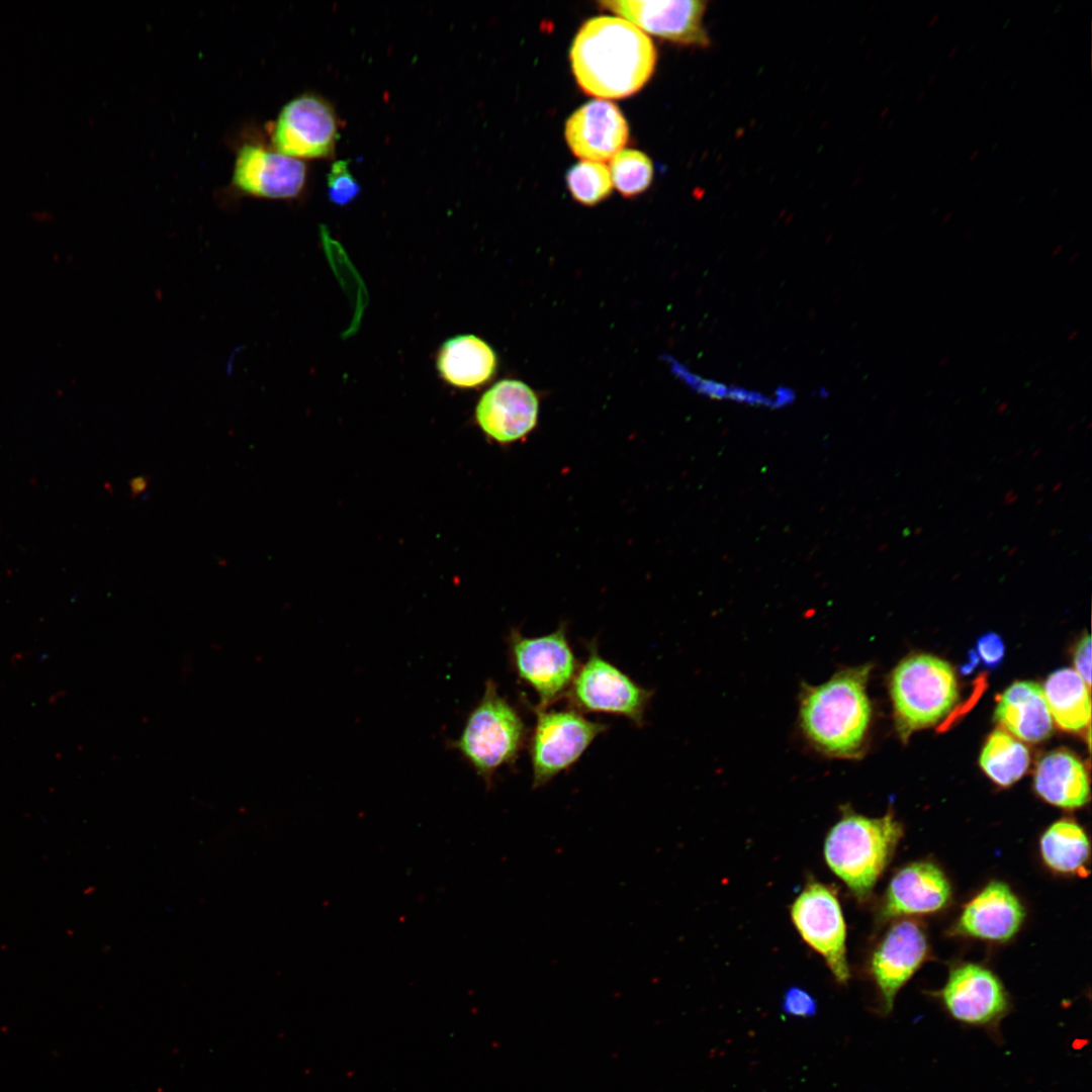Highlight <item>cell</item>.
<instances>
[{
    "label": "cell",
    "instance_id": "obj_1",
    "mask_svg": "<svg viewBox=\"0 0 1092 1092\" xmlns=\"http://www.w3.org/2000/svg\"><path fill=\"white\" fill-rule=\"evenodd\" d=\"M570 64L580 89L602 99L639 91L653 74L656 50L650 37L618 16L585 21L570 48Z\"/></svg>",
    "mask_w": 1092,
    "mask_h": 1092
},
{
    "label": "cell",
    "instance_id": "obj_2",
    "mask_svg": "<svg viewBox=\"0 0 1092 1092\" xmlns=\"http://www.w3.org/2000/svg\"><path fill=\"white\" fill-rule=\"evenodd\" d=\"M872 666L863 664L834 673L818 686H804L800 722L816 748L837 758L858 756L872 716L867 682Z\"/></svg>",
    "mask_w": 1092,
    "mask_h": 1092
},
{
    "label": "cell",
    "instance_id": "obj_3",
    "mask_svg": "<svg viewBox=\"0 0 1092 1092\" xmlns=\"http://www.w3.org/2000/svg\"><path fill=\"white\" fill-rule=\"evenodd\" d=\"M529 729L519 710L487 679L481 699L450 746L470 764L489 790L503 766L514 767L526 747Z\"/></svg>",
    "mask_w": 1092,
    "mask_h": 1092
},
{
    "label": "cell",
    "instance_id": "obj_4",
    "mask_svg": "<svg viewBox=\"0 0 1092 1092\" xmlns=\"http://www.w3.org/2000/svg\"><path fill=\"white\" fill-rule=\"evenodd\" d=\"M902 834V826L890 811L880 818L847 811L826 836V862L857 898L863 899L890 861Z\"/></svg>",
    "mask_w": 1092,
    "mask_h": 1092
},
{
    "label": "cell",
    "instance_id": "obj_5",
    "mask_svg": "<svg viewBox=\"0 0 1092 1092\" xmlns=\"http://www.w3.org/2000/svg\"><path fill=\"white\" fill-rule=\"evenodd\" d=\"M890 694L897 729L904 739L942 719L959 698L951 666L929 654L902 660L891 674Z\"/></svg>",
    "mask_w": 1092,
    "mask_h": 1092
},
{
    "label": "cell",
    "instance_id": "obj_6",
    "mask_svg": "<svg viewBox=\"0 0 1092 1092\" xmlns=\"http://www.w3.org/2000/svg\"><path fill=\"white\" fill-rule=\"evenodd\" d=\"M525 702V701H524ZM535 714L527 746L532 768V789L545 787L571 768L608 725L590 721L573 710H549L525 702Z\"/></svg>",
    "mask_w": 1092,
    "mask_h": 1092
},
{
    "label": "cell",
    "instance_id": "obj_7",
    "mask_svg": "<svg viewBox=\"0 0 1092 1092\" xmlns=\"http://www.w3.org/2000/svg\"><path fill=\"white\" fill-rule=\"evenodd\" d=\"M507 641L511 667L538 696L537 707L549 708L565 697L579 667L565 623L536 637L524 636L513 628Z\"/></svg>",
    "mask_w": 1092,
    "mask_h": 1092
},
{
    "label": "cell",
    "instance_id": "obj_8",
    "mask_svg": "<svg viewBox=\"0 0 1092 1092\" xmlns=\"http://www.w3.org/2000/svg\"><path fill=\"white\" fill-rule=\"evenodd\" d=\"M586 648L587 657L579 665L564 697L568 707L581 714L621 716L638 727L643 726L653 691L640 686L604 658L596 640L588 642Z\"/></svg>",
    "mask_w": 1092,
    "mask_h": 1092
},
{
    "label": "cell",
    "instance_id": "obj_9",
    "mask_svg": "<svg viewBox=\"0 0 1092 1092\" xmlns=\"http://www.w3.org/2000/svg\"><path fill=\"white\" fill-rule=\"evenodd\" d=\"M793 922L803 939L819 952L839 984L850 974L846 960V928L835 892L811 882L791 907Z\"/></svg>",
    "mask_w": 1092,
    "mask_h": 1092
},
{
    "label": "cell",
    "instance_id": "obj_10",
    "mask_svg": "<svg viewBox=\"0 0 1092 1092\" xmlns=\"http://www.w3.org/2000/svg\"><path fill=\"white\" fill-rule=\"evenodd\" d=\"M331 106L312 95L286 103L271 128V141L279 153L296 159L329 156L338 138Z\"/></svg>",
    "mask_w": 1092,
    "mask_h": 1092
},
{
    "label": "cell",
    "instance_id": "obj_11",
    "mask_svg": "<svg viewBox=\"0 0 1092 1092\" xmlns=\"http://www.w3.org/2000/svg\"><path fill=\"white\" fill-rule=\"evenodd\" d=\"M939 997L953 1019L974 1027H996L1009 1009L1008 996L999 978L977 964H964L951 970Z\"/></svg>",
    "mask_w": 1092,
    "mask_h": 1092
},
{
    "label": "cell",
    "instance_id": "obj_12",
    "mask_svg": "<svg viewBox=\"0 0 1092 1092\" xmlns=\"http://www.w3.org/2000/svg\"><path fill=\"white\" fill-rule=\"evenodd\" d=\"M305 177L301 160L258 144H245L235 159L232 184L250 196L288 199L300 193Z\"/></svg>",
    "mask_w": 1092,
    "mask_h": 1092
},
{
    "label": "cell",
    "instance_id": "obj_13",
    "mask_svg": "<svg viewBox=\"0 0 1092 1092\" xmlns=\"http://www.w3.org/2000/svg\"><path fill=\"white\" fill-rule=\"evenodd\" d=\"M706 2L675 1H602L603 8L621 16L643 32L688 46L707 47L710 43L703 24Z\"/></svg>",
    "mask_w": 1092,
    "mask_h": 1092
},
{
    "label": "cell",
    "instance_id": "obj_14",
    "mask_svg": "<svg viewBox=\"0 0 1092 1092\" xmlns=\"http://www.w3.org/2000/svg\"><path fill=\"white\" fill-rule=\"evenodd\" d=\"M927 951L925 932L915 921L902 920L888 930L871 961L883 1012L892 1010L897 993L921 966Z\"/></svg>",
    "mask_w": 1092,
    "mask_h": 1092
},
{
    "label": "cell",
    "instance_id": "obj_15",
    "mask_svg": "<svg viewBox=\"0 0 1092 1092\" xmlns=\"http://www.w3.org/2000/svg\"><path fill=\"white\" fill-rule=\"evenodd\" d=\"M539 401L526 383L504 379L480 397L475 418L480 429L498 443H510L529 434L536 426Z\"/></svg>",
    "mask_w": 1092,
    "mask_h": 1092
},
{
    "label": "cell",
    "instance_id": "obj_16",
    "mask_svg": "<svg viewBox=\"0 0 1092 1092\" xmlns=\"http://www.w3.org/2000/svg\"><path fill=\"white\" fill-rule=\"evenodd\" d=\"M629 127L617 105L593 100L566 120L565 139L571 152L584 161L612 160L627 144Z\"/></svg>",
    "mask_w": 1092,
    "mask_h": 1092
},
{
    "label": "cell",
    "instance_id": "obj_17",
    "mask_svg": "<svg viewBox=\"0 0 1092 1092\" xmlns=\"http://www.w3.org/2000/svg\"><path fill=\"white\" fill-rule=\"evenodd\" d=\"M1024 909L1011 889L991 882L963 909L954 933L993 941L1010 939L1019 930Z\"/></svg>",
    "mask_w": 1092,
    "mask_h": 1092
},
{
    "label": "cell",
    "instance_id": "obj_18",
    "mask_svg": "<svg viewBox=\"0 0 1092 1092\" xmlns=\"http://www.w3.org/2000/svg\"><path fill=\"white\" fill-rule=\"evenodd\" d=\"M950 894L948 880L938 867L929 861L912 862L892 878L882 915L891 918L935 912L945 906Z\"/></svg>",
    "mask_w": 1092,
    "mask_h": 1092
},
{
    "label": "cell",
    "instance_id": "obj_19",
    "mask_svg": "<svg viewBox=\"0 0 1092 1092\" xmlns=\"http://www.w3.org/2000/svg\"><path fill=\"white\" fill-rule=\"evenodd\" d=\"M439 376L456 388H475L495 374L497 358L493 349L474 335H458L443 342L437 352Z\"/></svg>",
    "mask_w": 1092,
    "mask_h": 1092
},
{
    "label": "cell",
    "instance_id": "obj_20",
    "mask_svg": "<svg viewBox=\"0 0 1092 1092\" xmlns=\"http://www.w3.org/2000/svg\"><path fill=\"white\" fill-rule=\"evenodd\" d=\"M995 720L1017 738L1038 742L1053 730L1042 688L1034 681H1016L999 698Z\"/></svg>",
    "mask_w": 1092,
    "mask_h": 1092
},
{
    "label": "cell",
    "instance_id": "obj_21",
    "mask_svg": "<svg viewBox=\"0 0 1092 1092\" xmlns=\"http://www.w3.org/2000/svg\"><path fill=\"white\" fill-rule=\"evenodd\" d=\"M1036 793L1046 802L1066 809L1082 807L1089 797L1087 771L1081 760L1066 750L1045 754L1034 774Z\"/></svg>",
    "mask_w": 1092,
    "mask_h": 1092
},
{
    "label": "cell",
    "instance_id": "obj_22",
    "mask_svg": "<svg viewBox=\"0 0 1092 1092\" xmlns=\"http://www.w3.org/2000/svg\"><path fill=\"white\" fill-rule=\"evenodd\" d=\"M1043 695L1053 720L1067 731H1080L1091 718L1089 687L1072 668L1054 671L1046 678Z\"/></svg>",
    "mask_w": 1092,
    "mask_h": 1092
},
{
    "label": "cell",
    "instance_id": "obj_23",
    "mask_svg": "<svg viewBox=\"0 0 1092 1092\" xmlns=\"http://www.w3.org/2000/svg\"><path fill=\"white\" fill-rule=\"evenodd\" d=\"M663 359L669 365L670 371L688 387L696 393L711 399L779 408L791 404L795 398L794 390L788 387H780L774 394H765L757 390L726 384L698 375L671 356H664Z\"/></svg>",
    "mask_w": 1092,
    "mask_h": 1092
},
{
    "label": "cell",
    "instance_id": "obj_24",
    "mask_svg": "<svg viewBox=\"0 0 1092 1092\" xmlns=\"http://www.w3.org/2000/svg\"><path fill=\"white\" fill-rule=\"evenodd\" d=\"M1039 846L1045 864L1063 874L1083 870L1090 851L1084 829L1068 819L1052 824L1042 834Z\"/></svg>",
    "mask_w": 1092,
    "mask_h": 1092
},
{
    "label": "cell",
    "instance_id": "obj_25",
    "mask_svg": "<svg viewBox=\"0 0 1092 1092\" xmlns=\"http://www.w3.org/2000/svg\"><path fill=\"white\" fill-rule=\"evenodd\" d=\"M979 762L994 783L1006 787L1025 774L1029 765V752L1007 732L996 730L988 737Z\"/></svg>",
    "mask_w": 1092,
    "mask_h": 1092
},
{
    "label": "cell",
    "instance_id": "obj_26",
    "mask_svg": "<svg viewBox=\"0 0 1092 1092\" xmlns=\"http://www.w3.org/2000/svg\"><path fill=\"white\" fill-rule=\"evenodd\" d=\"M612 183L624 196L632 197L645 191L653 177L651 160L637 150H622L610 165Z\"/></svg>",
    "mask_w": 1092,
    "mask_h": 1092
},
{
    "label": "cell",
    "instance_id": "obj_27",
    "mask_svg": "<svg viewBox=\"0 0 1092 1092\" xmlns=\"http://www.w3.org/2000/svg\"><path fill=\"white\" fill-rule=\"evenodd\" d=\"M566 183L572 197L585 205H594L607 198L613 187L609 168L600 162L581 161L566 174Z\"/></svg>",
    "mask_w": 1092,
    "mask_h": 1092
},
{
    "label": "cell",
    "instance_id": "obj_28",
    "mask_svg": "<svg viewBox=\"0 0 1092 1092\" xmlns=\"http://www.w3.org/2000/svg\"><path fill=\"white\" fill-rule=\"evenodd\" d=\"M360 186L349 169L348 161L335 162L328 175V195L338 205H346L356 198Z\"/></svg>",
    "mask_w": 1092,
    "mask_h": 1092
},
{
    "label": "cell",
    "instance_id": "obj_29",
    "mask_svg": "<svg viewBox=\"0 0 1092 1092\" xmlns=\"http://www.w3.org/2000/svg\"><path fill=\"white\" fill-rule=\"evenodd\" d=\"M782 1011L791 1016L809 1018L817 1013L815 998L801 987L792 986L784 994Z\"/></svg>",
    "mask_w": 1092,
    "mask_h": 1092
},
{
    "label": "cell",
    "instance_id": "obj_30",
    "mask_svg": "<svg viewBox=\"0 0 1092 1092\" xmlns=\"http://www.w3.org/2000/svg\"><path fill=\"white\" fill-rule=\"evenodd\" d=\"M980 661L989 668H995L1004 657L1005 647L1002 638L995 633H986L976 644Z\"/></svg>",
    "mask_w": 1092,
    "mask_h": 1092
},
{
    "label": "cell",
    "instance_id": "obj_31",
    "mask_svg": "<svg viewBox=\"0 0 1092 1092\" xmlns=\"http://www.w3.org/2000/svg\"><path fill=\"white\" fill-rule=\"evenodd\" d=\"M1075 671L1090 688L1091 682V639L1086 634L1077 644L1074 654Z\"/></svg>",
    "mask_w": 1092,
    "mask_h": 1092
},
{
    "label": "cell",
    "instance_id": "obj_32",
    "mask_svg": "<svg viewBox=\"0 0 1092 1092\" xmlns=\"http://www.w3.org/2000/svg\"><path fill=\"white\" fill-rule=\"evenodd\" d=\"M149 478L147 476H136L129 481L130 493L135 496L144 492L148 486Z\"/></svg>",
    "mask_w": 1092,
    "mask_h": 1092
},
{
    "label": "cell",
    "instance_id": "obj_33",
    "mask_svg": "<svg viewBox=\"0 0 1092 1092\" xmlns=\"http://www.w3.org/2000/svg\"><path fill=\"white\" fill-rule=\"evenodd\" d=\"M938 17H939V14H938V13H934V14H933V15L931 16V18H930V20H929V22H928V25H929V26H932V25H933V24H934V23H935V22L937 21Z\"/></svg>",
    "mask_w": 1092,
    "mask_h": 1092
},
{
    "label": "cell",
    "instance_id": "obj_34",
    "mask_svg": "<svg viewBox=\"0 0 1092 1092\" xmlns=\"http://www.w3.org/2000/svg\"><path fill=\"white\" fill-rule=\"evenodd\" d=\"M957 52H958V46L952 47L951 50L947 54V58L951 59L957 54Z\"/></svg>",
    "mask_w": 1092,
    "mask_h": 1092
},
{
    "label": "cell",
    "instance_id": "obj_35",
    "mask_svg": "<svg viewBox=\"0 0 1092 1092\" xmlns=\"http://www.w3.org/2000/svg\"><path fill=\"white\" fill-rule=\"evenodd\" d=\"M979 153H980V149H976V150H974V152H973V153H972V154L970 155L969 159H970L971 161H972V160H975V159H976V158L978 157Z\"/></svg>",
    "mask_w": 1092,
    "mask_h": 1092
},
{
    "label": "cell",
    "instance_id": "obj_36",
    "mask_svg": "<svg viewBox=\"0 0 1092 1092\" xmlns=\"http://www.w3.org/2000/svg\"><path fill=\"white\" fill-rule=\"evenodd\" d=\"M936 78H937V74H936V73H933V74H931V75L929 76V78H928V84H932V83H933V82H934V81L936 80Z\"/></svg>",
    "mask_w": 1092,
    "mask_h": 1092
},
{
    "label": "cell",
    "instance_id": "obj_37",
    "mask_svg": "<svg viewBox=\"0 0 1092 1092\" xmlns=\"http://www.w3.org/2000/svg\"><path fill=\"white\" fill-rule=\"evenodd\" d=\"M924 96H925V91H921V92H920V93H919V94L917 95V101H921V100H922V99L924 98Z\"/></svg>",
    "mask_w": 1092,
    "mask_h": 1092
},
{
    "label": "cell",
    "instance_id": "obj_38",
    "mask_svg": "<svg viewBox=\"0 0 1092 1092\" xmlns=\"http://www.w3.org/2000/svg\"><path fill=\"white\" fill-rule=\"evenodd\" d=\"M1052 29H1053V26H1049V27H1048V28H1046V29L1044 30V32L1042 33V35H1041V36H1042V37H1045V36H1046V35L1049 34V32H1050V31H1051Z\"/></svg>",
    "mask_w": 1092,
    "mask_h": 1092
},
{
    "label": "cell",
    "instance_id": "obj_39",
    "mask_svg": "<svg viewBox=\"0 0 1092 1092\" xmlns=\"http://www.w3.org/2000/svg\"><path fill=\"white\" fill-rule=\"evenodd\" d=\"M951 215H952V213H951V212H948V213H946V214L944 215V217H943V222L947 221V220H948V219H949V218L951 217Z\"/></svg>",
    "mask_w": 1092,
    "mask_h": 1092
},
{
    "label": "cell",
    "instance_id": "obj_40",
    "mask_svg": "<svg viewBox=\"0 0 1092 1092\" xmlns=\"http://www.w3.org/2000/svg\"><path fill=\"white\" fill-rule=\"evenodd\" d=\"M980 184H981V180H978V181H977V182L975 183V186L977 187V186H978V185H980Z\"/></svg>",
    "mask_w": 1092,
    "mask_h": 1092
}]
</instances>
